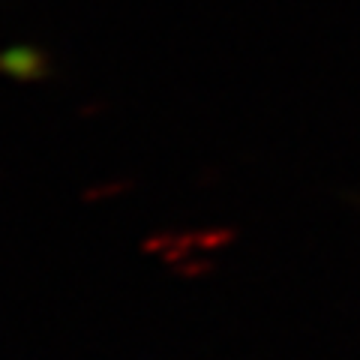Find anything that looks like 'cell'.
I'll list each match as a JSON object with an SVG mask.
<instances>
[{"instance_id":"obj_1","label":"cell","mask_w":360,"mask_h":360,"mask_svg":"<svg viewBox=\"0 0 360 360\" xmlns=\"http://www.w3.org/2000/svg\"><path fill=\"white\" fill-rule=\"evenodd\" d=\"M0 75L15 82H45L51 78V60L37 45H9L0 49Z\"/></svg>"}]
</instances>
